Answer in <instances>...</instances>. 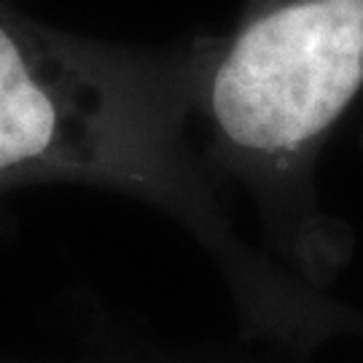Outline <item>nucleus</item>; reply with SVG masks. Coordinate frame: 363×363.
Listing matches in <instances>:
<instances>
[{
	"mask_svg": "<svg viewBox=\"0 0 363 363\" xmlns=\"http://www.w3.org/2000/svg\"><path fill=\"white\" fill-rule=\"evenodd\" d=\"M363 86V0H247L202 78L216 164L274 205Z\"/></svg>",
	"mask_w": 363,
	"mask_h": 363,
	"instance_id": "nucleus-1",
	"label": "nucleus"
}]
</instances>
